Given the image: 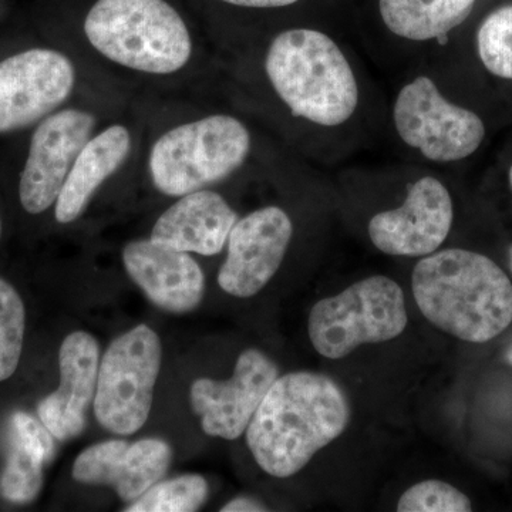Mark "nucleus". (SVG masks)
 <instances>
[{
  "instance_id": "f257e3e1",
  "label": "nucleus",
  "mask_w": 512,
  "mask_h": 512,
  "mask_svg": "<svg viewBox=\"0 0 512 512\" xmlns=\"http://www.w3.org/2000/svg\"><path fill=\"white\" fill-rule=\"evenodd\" d=\"M350 406L335 380L311 372L278 377L247 431V444L269 476L299 473L346 430Z\"/></svg>"
},
{
  "instance_id": "f03ea898",
  "label": "nucleus",
  "mask_w": 512,
  "mask_h": 512,
  "mask_svg": "<svg viewBox=\"0 0 512 512\" xmlns=\"http://www.w3.org/2000/svg\"><path fill=\"white\" fill-rule=\"evenodd\" d=\"M424 318L454 338L487 343L512 323V284L493 259L467 249L424 256L413 272Z\"/></svg>"
},
{
  "instance_id": "7ed1b4c3",
  "label": "nucleus",
  "mask_w": 512,
  "mask_h": 512,
  "mask_svg": "<svg viewBox=\"0 0 512 512\" xmlns=\"http://www.w3.org/2000/svg\"><path fill=\"white\" fill-rule=\"evenodd\" d=\"M265 70L293 116L336 127L356 111L355 74L340 47L325 33L312 29L279 33L266 53Z\"/></svg>"
},
{
  "instance_id": "20e7f679",
  "label": "nucleus",
  "mask_w": 512,
  "mask_h": 512,
  "mask_svg": "<svg viewBox=\"0 0 512 512\" xmlns=\"http://www.w3.org/2000/svg\"><path fill=\"white\" fill-rule=\"evenodd\" d=\"M84 33L101 56L134 72L167 76L192 55L190 30L165 0H97Z\"/></svg>"
},
{
  "instance_id": "39448f33",
  "label": "nucleus",
  "mask_w": 512,
  "mask_h": 512,
  "mask_svg": "<svg viewBox=\"0 0 512 512\" xmlns=\"http://www.w3.org/2000/svg\"><path fill=\"white\" fill-rule=\"evenodd\" d=\"M251 134L227 114H214L168 130L148 157L151 180L168 197H183L229 177L245 163Z\"/></svg>"
},
{
  "instance_id": "423d86ee",
  "label": "nucleus",
  "mask_w": 512,
  "mask_h": 512,
  "mask_svg": "<svg viewBox=\"0 0 512 512\" xmlns=\"http://www.w3.org/2000/svg\"><path fill=\"white\" fill-rule=\"evenodd\" d=\"M407 323L402 288L379 275L316 303L309 315L308 332L319 355L338 360L367 343L399 338Z\"/></svg>"
},
{
  "instance_id": "0eeeda50",
  "label": "nucleus",
  "mask_w": 512,
  "mask_h": 512,
  "mask_svg": "<svg viewBox=\"0 0 512 512\" xmlns=\"http://www.w3.org/2000/svg\"><path fill=\"white\" fill-rule=\"evenodd\" d=\"M160 367V338L147 325H138L111 342L101 359L93 402L101 427L131 436L146 424Z\"/></svg>"
},
{
  "instance_id": "6e6552de",
  "label": "nucleus",
  "mask_w": 512,
  "mask_h": 512,
  "mask_svg": "<svg viewBox=\"0 0 512 512\" xmlns=\"http://www.w3.org/2000/svg\"><path fill=\"white\" fill-rule=\"evenodd\" d=\"M393 119L404 143L436 163L470 157L485 137L481 117L444 99L436 83L426 76L417 77L400 90Z\"/></svg>"
},
{
  "instance_id": "1a4fd4ad",
  "label": "nucleus",
  "mask_w": 512,
  "mask_h": 512,
  "mask_svg": "<svg viewBox=\"0 0 512 512\" xmlns=\"http://www.w3.org/2000/svg\"><path fill=\"white\" fill-rule=\"evenodd\" d=\"M76 86L72 60L53 49L25 50L0 62V134L55 113Z\"/></svg>"
},
{
  "instance_id": "9d476101",
  "label": "nucleus",
  "mask_w": 512,
  "mask_h": 512,
  "mask_svg": "<svg viewBox=\"0 0 512 512\" xmlns=\"http://www.w3.org/2000/svg\"><path fill=\"white\" fill-rule=\"evenodd\" d=\"M94 127L96 117L80 109L55 111L40 121L19 183L20 202L29 214H42L55 204Z\"/></svg>"
},
{
  "instance_id": "9b49d317",
  "label": "nucleus",
  "mask_w": 512,
  "mask_h": 512,
  "mask_svg": "<svg viewBox=\"0 0 512 512\" xmlns=\"http://www.w3.org/2000/svg\"><path fill=\"white\" fill-rule=\"evenodd\" d=\"M278 377V367L268 356L258 349H247L238 357L231 379L195 380L191 406L200 416L204 433L225 440L239 439Z\"/></svg>"
},
{
  "instance_id": "f8f14e48",
  "label": "nucleus",
  "mask_w": 512,
  "mask_h": 512,
  "mask_svg": "<svg viewBox=\"0 0 512 512\" xmlns=\"http://www.w3.org/2000/svg\"><path fill=\"white\" fill-rule=\"evenodd\" d=\"M292 234L291 218L278 207L256 210L237 221L218 274L222 291L237 298H251L262 291L284 261Z\"/></svg>"
},
{
  "instance_id": "ddd939ff",
  "label": "nucleus",
  "mask_w": 512,
  "mask_h": 512,
  "mask_svg": "<svg viewBox=\"0 0 512 512\" xmlns=\"http://www.w3.org/2000/svg\"><path fill=\"white\" fill-rule=\"evenodd\" d=\"M454 208L446 185L423 177L409 187L396 210L380 212L369 222V237L379 251L393 256H427L446 241Z\"/></svg>"
},
{
  "instance_id": "4468645a",
  "label": "nucleus",
  "mask_w": 512,
  "mask_h": 512,
  "mask_svg": "<svg viewBox=\"0 0 512 512\" xmlns=\"http://www.w3.org/2000/svg\"><path fill=\"white\" fill-rule=\"evenodd\" d=\"M171 458L173 450L163 440L104 441L77 457L73 478L83 484L110 485L121 500L133 503L165 476Z\"/></svg>"
},
{
  "instance_id": "2eb2a0df",
  "label": "nucleus",
  "mask_w": 512,
  "mask_h": 512,
  "mask_svg": "<svg viewBox=\"0 0 512 512\" xmlns=\"http://www.w3.org/2000/svg\"><path fill=\"white\" fill-rule=\"evenodd\" d=\"M59 365V389L39 403L37 414L52 436L64 441L79 436L86 427L99 379V343L90 333H70L60 348Z\"/></svg>"
},
{
  "instance_id": "dca6fc26",
  "label": "nucleus",
  "mask_w": 512,
  "mask_h": 512,
  "mask_svg": "<svg viewBox=\"0 0 512 512\" xmlns=\"http://www.w3.org/2000/svg\"><path fill=\"white\" fill-rule=\"evenodd\" d=\"M123 262L134 284L164 311L190 312L204 298L205 276L188 252L138 239L123 249Z\"/></svg>"
},
{
  "instance_id": "f3484780",
  "label": "nucleus",
  "mask_w": 512,
  "mask_h": 512,
  "mask_svg": "<svg viewBox=\"0 0 512 512\" xmlns=\"http://www.w3.org/2000/svg\"><path fill=\"white\" fill-rule=\"evenodd\" d=\"M237 221V212L218 192L198 190L180 197L158 218L150 239L188 254L217 255Z\"/></svg>"
},
{
  "instance_id": "a211bd4d",
  "label": "nucleus",
  "mask_w": 512,
  "mask_h": 512,
  "mask_svg": "<svg viewBox=\"0 0 512 512\" xmlns=\"http://www.w3.org/2000/svg\"><path fill=\"white\" fill-rule=\"evenodd\" d=\"M131 143L128 128L114 124L84 144L57 198V222L70 224L82 217L101 184L127 160Z\"/></svg>"
},
{
  "instance_id": "6ab92c4d",
  "label": "nucleus",
  "mask_w": 512,
  "mask_h": 512,
  "mask_svg": "<svg viewBox=\"0 0 512 512\" xmlns=\"http://www.w3.org/2000/svg\"><path fill=\"white\" fill-rule=\"evenodd\" d=\"M10 448L5 470L0 476V494L15 504H28L42 490L43 466L55 454L53 436L45 424L28 413L10 419Z\"/></svg>"
},
{
  "instance_id": "aec40b11",
  "label": "nucleus",
  "mask_w": 512,
  "mask_h": 512,
  "mask_svg": "<svg viewBox=\"0 0 512 512\" xmlns=\"http://www.w3.org/2000/svg\"><path fill=\"white\" fill-rule=\"evenodd\" d=\"M474 5L476 0H379L387 29L414 42L446 36L470 16Z\"/></svg>"
},
{
  "instance_id": "412c9836",
  "label": "nucleus",
  "mask_w": 512,
  "mask_h": 512,
  "mask_svg": "<svg viewBox=\"0 0 512 512\" xmlns=\"http://www.w3.org/2000/svg\"><path fill=\"white\" fill-rule=\"evenodd\" d=\"M208 497V484L201 476H183L154 484L137 498L127 512H192Z\"/></svg>"
},
{
  "instance_id": "4be33fe9",
  "label": "nucleus",
  "mask_w": 512,
  "mask_h": 512,
  "mask_svg": "<svg viewBox=\"0 0 512 512\" xmlns=\"http://www.w3.org/2000/svg\"><path fill=\"white\" fill-rule=\"evenodd\" d=\"M477 49L488 72L512 80V5L495 9L483 20L477 33Z\"/></svg>"
},
{
  "instance_id": "5701e85b",
  "label": "nucleus",
  "mask_w": 512,
  "mask_h": 512,
  "mask_svg": "<svg viewBox=\"0 0 512 512\" xmlns=\"http://www.w3.org/2000/svg\"><path fill=\"white\" fill-rule=\"evenodd\" d=\"M26 312L22 298L0 278V382L18 369L25 339Z\"/></svg>"
},
{
  "instance_id": "b1692460",
  "label": "nucleus",
  "mask_w": 512,
  "mask_h": 512,
  "mask_svg": "<svg viewBox=\"0 0 512 512\" xmlns=\"http://www.w3.org/2000/svg\"><path fill=\"white\" fill-rule=\"evenodd\" d=\"M473 510L470 498L453 485L440 480L414 484L400 498V512H468Z\"/></svg>"
},
{
  "instance_id": "393cba45",
  "label": "nucleus",
  "mask_w": 512,
  "mask_h": 512,
  "mask_svg": "<svg viewBox=\"0 0 512 512\" xmlns=\"http://www.w3.org/2000/svg\"><path fill=\"white\" fill-rule=\"evenodd\" d=\"M222 2L242 6V8L271 9L285 8V6H291L299 0H222Z\"/></svg>"
},
{
  "instance_id": "a878e982",
  "label": "nucleus",
  "mask_w": 512,
  "mask_h": 512,
  "mask_svg": "<svg viewBox=\"0 0 512 512\" xmlns=\"http://www.w3.org/2000/svg\"><path fill=\"white\" fill-rule=\"evenodd\" d=\"M222 512H259L266 511L264 505L259 504L258 501L252 498L238 497L235 500L229 501L225 507L221 508Z\"/></svg>"
},
{
  "instance_id": "bb28decb",
  "label": "nucleus",
  "mask_w": 512,
  "mask_h": 512,
  "mask_svg": "<svg viewBox=\"0 0 512 512\" xmlns=\"http://www.w3.org/2000/svg\"><path fill=\"white\" fill-rule=\"evenodd\" d=\"M507 362L512 365V348L507 352Z\"/></svg>"
},
{
  "instance_id": "cd10ccee",
  "label": "nucleus",
  "mask_w": 512,
  "mask_h": 512,
  "mask_svg": "<svg viewBox=\"0 0 512 512\" xmlns=\"http://www.w3.org/2000/svg\"><path fill=\"white\" fill-rule=\"evenodd\" d=\"M510 266H511V272H512V247L510 248Z\"/></svg>"
},
{
  "instance_id": "c85d7f7f",
  "label": "nucleus",
  "mask_w": 512,
  "mask_h": 512,
  "mask_svg": "<svg viewBox=\"0 0 512 512\" xmlns=\"http://www.w3.org/2000/svg\"><path fill=\"white\" fill-rule=\"evenodd\" d=\"M510 185H511V188H512V165H511V168H510Z\"/></svg>"
},
{
  "instance_id": "c756f323",
  "label": "nucleus",
  "mask_w": 512,
  "mask_h": 512,
  "mask_svg": "<svg viewBox=\"0 0 512 512\" xmlns=\"http://www.w3.org/2000/svg\"><path fill=\"white\" fill-rule=\"evenodd\" d=\"M0 238H2V218H0Z\"/></svg>"
}]
</instances>
